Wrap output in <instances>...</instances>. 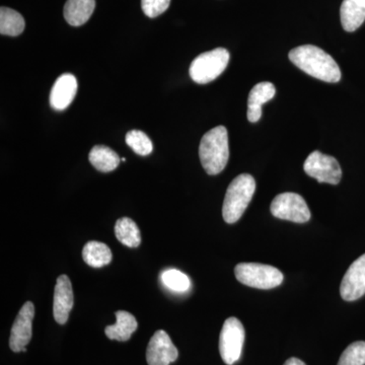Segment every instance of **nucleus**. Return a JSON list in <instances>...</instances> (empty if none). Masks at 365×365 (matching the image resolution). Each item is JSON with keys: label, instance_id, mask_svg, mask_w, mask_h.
<instances>
[{"label": "nucleus", "instance_id": "nucleus-2", "mask_svg": "<svg viewBox=\"0 0 365 365\" xmlns=\"http://www.w3.org/2000/svg\"><path fill=\"white\" fill-rule=\"evenodd\" d=\"M203 169L210 176L222 173L230 158L228 134L225 126H217L204 134L199 146Z\"/></svg>", "mask_w": 365, "mask_h": 365}, {"label": "nucleus", "instance_id": "nucleus-26", "mask_svg": "<svg viewBox=\"0 0 365 365\" xmlns=\"http://www.w3.org/2000/svg\"><path fill=\"white\" fill-rule=\"evenodd\" d=\"M284 365H307L304 364L302 360H300L299 359H295V357H292V359H289L285 361Z\"/></svg>", "mask_w": 365, "mask_h": 365}, {"label": "nucleus", "instance_id": "nucleus-17", "mask_svg": "<svg viewBox=\"0 0 365 365\" xmlns=\"http://www.w3.org/2000/svg\"><path fill=\"white\" fill-rule=\"evenodd\" d=\"M95 0H67L64 6V18L71 26L85 25L95 11Z\"/></svg>", "mask_w": 365, "mask_h": 365}, {"label": "nucleus", "instance_id": "nucleus-21", "mask_svg": "<svg viewBox=\"0 0 365 365\" xmlns=\"http://www.w3.org/2000/svg\"><path fill=\"white\" fill-rule=\"evenodd\" d=\"M25 20L18 11L9 7L0 9V34L16 37L25 30Z\"/></svg>", "mask_w": 365, "mask_h": 365}, {"label": "nucleus", "instance_id": "nucleus-19", "mask_svg": "<svg viewBox=\"0 0 365 365\" xmlns=\"http://www.w3.org/2000/svg\"><path fill=\"white\" fill-rule=\"evenodd\" d=\"M88 160L91 165L103 173L112 172L120 163L119 155L111 148L105 145H96L91 148Z\"/></svg>", "mask_w": 365, "mask_h": 365}, {"label": "nucleus", "instance_id": "nucleus-13", "mask_svg": "<svg viewBox=\"0 0 365 365\" xmlns=\"http://www.w3.org/2000/svg\"><path fill=\"white\" fill-rule=\"evenodd\" d=\"M78 93V79L71 73L57 78L50 93V105L56 111H64L71 106Z\"/></svg>", "mask_w": 365, "mask_h": 365}, {"label": "nucleus", "instance_id": "nucleus-8", "mask_svg": "<svg viewBox=\"0 0 365 365\" xmlns=\"http://www.w3.org/2000/svg\"><path fill=\"white\" fill-rule=\"evenodd\" d=\"M307 175L314 178L319 182L337 185L342 178V170L338 160L319 151H313L304 163Z\"/></svg>", "mask_w": 365, "mask_h": 365}, {"label": "nucleus", "instance_id": "nucleus-10", "mask_svg": "<svg viewBox=\"0 0 365 365\" xmlns=\"http://www.w3.org/2000/svg\"><path fill=\"white\" fill-rule=\"evenodd\" d=\"M179 352L170 340V336L163 330H158L151 337L146 350L148 365H170L176 361Z\"/></svg>", "mask_w": 365, "mask_h": 365}, {"label": "nucleus", "instance_id": "nucleus-3", "mask_svg": "<svg viewBox=\"0 0 365 365\" xmlns=\"http://www.w3.org/2000/svg\"><path fill=\"white\" fill-rule=\"evenodd\" d=\"M256 191L253 176L242 174L232 180L225 194L222 206L223 220L227 223L237 222L244 215Z\"/></svg>", "mask_w": 365, "mask_h": 365}, {"label": "nucleus", "instance_id": "nucleus-14", "mask_svg": "<svg viewBox=\"0 0 365 365\" xmlns=\"http://www.w3.org/2000/svg\"><path fill=\"white\" fill-rule=\"evenodd\" d=\"M276 90L272 83L263 81L257 83L250 91L248 98V119L252 123H256L262 117V105L272 100Z\"/></svg>", "mask_w": 365, "mask_h": 365}, {"label": "nucleus", "instance_id": "nucleus-4", "mask_svg": "<svg viewBox=\"0 0 365 365\" xmlns=\"http://www.w3.org/2000/svg\"><path fill=\"white\" fill-rule=\"evenodd\" d=\"M230 52L225 48H216L202 53L192 61L190 76L197 83L205 85L217 78L227 68Z\"/></svg>", "mask_w": 365, "mask_h": 365}, {"label": "nucleus", "instance_id": "nucleus-20", "mask_svg": "<svg viewBox=\"0 0 365 365\" xmlns=\"http://www.w3.org/2000/svg\"><path fill=\"white\" fill-rule=\"evenodd\" d=\"M115 235L118 241L129 248H137L140 245V230L131 218L122 217L118 220L115 225Z\"/></svg>", "mask_w": 365, "mask_h": 365}, {"label": "nucleus", "instance_id": "nucleus-16", "mask_svg": "<svg viewBox=\"0 0 365 365\" xmlns=\"http://www.w3.org/2000/svg\"><path fill=\"white\" fill-rule=\"evenodd\" d=\"M115 314L117 319L116 324L106 327V336L110 340L120 341V342L128 341L138 327L135 317L125 311H118Z\"/></svg>", "mask_w": 365, "mask_h": 365}, {"label": "nucleus", "instance_id": "nucleus-5", "mask_svg": "<svg viewBox=\"0 0 365 365\" xmlns=\"http://www.w3.org/2000/svg\"><path fill=\"white\" fill-rule=\"evenodd\" d=\"M235 275L242 284L258 289H272L283 282V274L273 266L259 263L237 264Z\"/></svg>", "mask_w": 365, "mask_h": 365}, {"label": "nucleus", "instance_id": "nucleus-1", "mask_svg": "<svg viewBox=\"0 0 365 365\" xmlns=\"http://www.w3.org/2000/svg\"><path fill=\"white\" fill-rule=\"evenodd\" d=\"M290 61L309 76L326 83H338L340 67L331 55L314 45H304L289 52Z\"/></svg>", "mask_w": 365, "mask_h": 365}, {"label": "nucleus", "instance_id": "nucleus-11", "mask_svg": "<svg viewBox=\"0 0 365 365\" xmlns=\"http://www.w3.org/2000/svg\"><path fill=\"white\" fill-rule=\"evenodd\" d=\"M340 294L346 302H354L365 294V254L348 268L341 282Z\"/></svg>", "mask_w": 365, "mask_h": 365}, {"label": "nucleus", "instance_id": "nucleus-7", "mask_svg": "<svg viewBox=\"0 0 365 365\" xmlns=\"http://www.w3.org/2000/svg\"><path fill=\"white\" fill-rule=\"evenodd\" d=\"M271 213L279 220L304 223L311 218V210L302 196L297 193L279 194L273 199L270 206Z\"/></svg>", "mask_w": 365, "mask_h": 365}, {"label": "nucleus", "instance_id": "nucleus-18", "mask_svg": "<svg viewBox=\"0 0 365 365\" xmlns=\"http://www.w3.org/2000/svg\"><path fill=\"white\" fill-rule=\"evenodd\" d=\"M83 261L93 268H102L111 263L112 252L104 242H86L83 250Z\"/></svg>", "mask_w": 365, "mask_h": 365}, {"label": "nucleus", "instance_id": "nucleus-9", "mask_svg": "<svg viewBox=\"0 0 365 365\" xmlns=\"http://www.w3.org/2000/svg\"><path fill=\"white\" fill-rule=\"evenodd\" d=\"M34 316H35V306L33 302H26L19 312L11 328L9 347L14 352L26 351V345L32 339Z\"/></svg>", "mask_w": 365, "mask_h": 365}, {"label": "nucleus", "instance_id": "nucleus-15", "mask_svg": "<svg viewBox=\"0 0 365 365\" xmlns=\"http://www.w3.org/2000/svg\"><path fill=\"white\" fill-rule=\"evenodd\" d=\"M341 23L346 32H354L365 21V0H343Z\"/></svg>", "mask_w": 365, "mask_h": 365}, {"label": "nucleus", "instance_id": "nucleus-23", "mask_svg": "<svg viewBox=\"0 0 365 365\" xmlns=\"http://www.w3.org/2000/svg\"><path fill=\"white\" fill-rule=\"evenodd\" d=\"M162 280L165 287L178 292H185L191 287V281L186 274L176 269H170L162 274Z\"/></svg>", "mask_w": 365, "mask_h": 365}, {"label": "nucleus", "instance_id": "nucleus-25", "mask_svg": "<svg viewBox=\"0 0 365 365\" xmlns=\"http://www.w3.org/2000/svg\"><path fill=\"white\" fill-rule=\"evenodd\" d=\"M170 0H141L143 13L148 18H157L169 9Z\"/></svg>", "mask_w": 365, "mask_h": 365}, {"label": "nucleus", "instance_id": "nucleus-12", "mask_svg": "<svg viewBox=\"0 0 365 365\" xmlns=\"http://www.w3.org/2000/svg\"><path fill=\"white\" fill-rule=\"evenodd\" d=\"M74 297L71 281L67 275H60L57 278L54 290V304L53 314L55 321L64 325L68 321L69 314L73 307Z\"/></svg>", "mask_w": 365, "mask_h": 365}, {"label": "nucleus", "instance_id": "nucleus-24", "mask_svg": "<svg viewBox=\"0 0 365 365\" xmlns=\"http://www.w3.org/2000/svg\"><path fill=\"white\" fill-rule=\"evenodd\" d=\"M365 342L357 341L348 346L341 355L337 365H364Z\"/></svg>", "mask_w": 365, "mask_h": 365}, {"label": "nucleus", "instance_id": "nucleus-27", "mask_svg": "<svg viewBox=\"0 0 365 365\" xmlns=\"http://www.w3.org/2000/svg\"><path fill=\"white\" fill-rule=\"evenodd\" d=\"M121 160H122V162H125V160H126V158H121Z\"/></svg>", "mask_w": 365, "mask_h": 365}, {"label": "nucleus", "instance_id": "nucleus-22", "mask_svg": "<svg viewBox=\"0 0 365 365\" xmlns=\"http://www.w3.org/2000/svg\"><path fill=\"white\" fill-rule=\"evenodd\" d=\"M126 143L139 155H148L153 153V146L150 137L140 130H131L127 133Z\"/></svg>", "mask_w": 365, "mask_h": 365}, {"label": "nucleus", "instance_id": "nucleus-6", "mask_svg": "<svg viewBox=\"0 0 365 365\" xmlns=\"http://www.w3.org/2000/svg\"><path fill=\"white\" fill-rule=\"evenodd\" d=\"M245 335L244 326L235 317H230L223 324L220 337V352L225 364H235L241 357Z\"/></svg>", "mask_w": 365, "mask_h": 365}]
</instances>
